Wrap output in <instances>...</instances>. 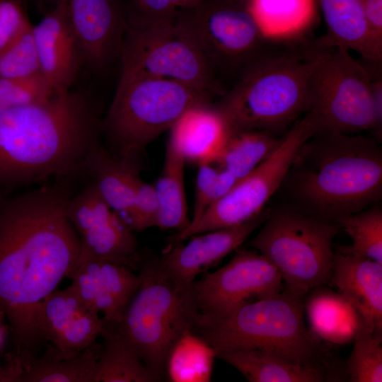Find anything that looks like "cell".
<instances>
[{
	"mask_svg": "<svg viewBox=\"0 0 382 382\" xmlns=\"http://www.w3.org/2000/svg\"><path fill=\"white\" fill-rule=\"evenodd\" d=\"M69 186L57 183L0 205V311L15 349L13 359H33L43 341L37 326L42 300L74 269L80 238L66 214Z\"/></svg>",
	"mask_w": 382,
	"mask_h": 382,
	"instance_id": "obj_1",
	"label": "cell"
},
{
	"mask_svg": "<svg viewBox=\"0 0 382 382\" xmlns=\"http://www.w3.org/2000/svg\"><path fill=\"white\" fill-rule=\"evenodd\" d=\"M103 117L87 94L55 91L0 113V183L23 185L82 173L101 141Z\"/></svg>",
	"mask_w": 382,
	"mask_h": 382,
	"instance_id": "obj_2",
	"label": "cell"
},
{
	"mask_svg": "<svg viewBox=\"0 0 382 382\" xmlns=\"http://www.w3.org/2000/svg\"><path fill=\"white\" fill-rule=\"evenodd\" d=\"M304 299L284 289L222 312L198 313L192 330L216 354L260 349L294 364L325 369L340 378L330 347L306 326Z\"/></svg>",
	"mask_w": 382,
	"mask_h": 382,
	"instance_id": "obj_3",
	"label": "cell"
},
{
	"mask_svg": "<svg viewBox=\"0 0 382 382\" xmlns=\"http://www.w3.org/2000/svg\"><path fill=\"white\" fill-rule=\"evenodd\" d=\"M320 51L313 45L260 55L213 106L230 132L291 127L311 108V85Z\"/></svg>",
	"mask_w": 382,
	"mask_h": 382,
	"instance_id": "obj_4",
	"label": "cell"
},
{
	"mask_svg": "<svg viewBox=\"0 0 382 382\" xmlns=\"http://www.w3.org/2000/svg\"><path fill=\"white\" fill-rule=\"evenodd\" d=\"M301 151L308 163L299 176L296 192L323 216L339 224L381 197L382 155L374 139L318 132Z\"/></svg>",
	"mask_w": 382,
	"mask_h": 382,
	"instance_id": "obj_5",
	"label": "cell"
},
{
	"mask_svg": "<svg viewBox=\"0 0 382 382\" xmlns=\"http://www.w3.org/2000/svg\"><path fill=\"white\" fill-rule=\"evenodd\" d=\"M139 284L113 328L152 371L165 378L168 352L199 313L194 282L174 276L160 257H141Z\"/></svg>",
	"mask_w": 382,
	"mask_h": 382,
	"instance_id": "obj_6",
	"label": "cell"
},
{
	"mask_svg": "<svg viewBox=\"0 0 382 382\" xmlns=\"http://www.w3.org/2000/svg\"><path fill=\"white\" fill-rule=\"evenodd\" d=\"M212 96L177 81L122 71L102 121V134L114 151L110 154L137 168L136 160L149 144L189 109L212 103Z\"/></svg>",
	"mask_w": 382,
	"mask_h": 382,
	"instance_id": "obj_7",
	"label": "cell"
},
{
	"mask_svg": "<svg viewBox=\"0 0 382 382\" xmlns=\"http://www.w3.org/2000/svg\"><path fill=\"white\" fill-rule=\"evenodd\" d=\"M340 225L291 210L266 218L249 245L279 272L284 289L302 298L329 283Z\"/></svg>",
	"mask_w": 382,
	"mask_h": 382,
	"instance_id": "obj_8",
	"label": "cell"
},
{
	"mask_svg": "<svg viewBox=\"0 0 382 382\" xmlns=\"http://www.w3.org/2000/svg\"><path fill=\"white\" fill-rule=\"evenodd\" d=\"M311 111L297 120L274 151L252 172L238 180L197 219L170 238L171 246L204 232L243 224L255 217L279 188L304 144L318 132Z\"/></svg>",
	"mask_w": 382,
	"mask_h": 382,
	"instance_id": "obj_9",
	"label": "cell"
},
{
	"mask_svg": "<svg viewBox=\"0 0 382 382\" xmlns=\"http://www.w3.org/2000/svg\"><path fill=\"white\" fill-rule=\"evenodd\" d=\"M318 132L354 134L373 130L372 78L366 66L340 47H320L311 85Z\"/></svg>",
	"mask_w": 382,
	"mask_h": 382,
	"instance_id": "obj_10",
	"label": "cell"
},
{
	"mask_svg": "<svg viewBox=\"0 0 382 382\" xmlns=\"http://www.w3.org/2000/svg\"><path fill=\"white\" fill-rule=\"evenodd\" d=\"M174 26L214 67L251 63L263 41L256 23L244 4L205 1L177 11Z\"/></svg>",
	"mask_w": 382,
	"mask_h": 382,
	"instance_id": "obj_11",
	"label": "cell"
},
{
	"mask_svg": "<svg viewBox=\"0 0 382 382\" xmlns=\"http://www.w3.org/2000/svg\"><path fill=\"white\" fill-rule=\"evenodd\" d=\"M173 23L127 25L122 71L177 81L212 96L218 91L214 70Z\"/></svg>",
	"mask_w": 382,
	"mask_h": 382,
	"instance_id": "obj_12",
	"label": "cell"
},
{
	"mask_svg": "<svg viewBox=\"0 0 382 382\" xmlns=\"http://www.w3.org/2000/svg\"><path fill=\"white\" fill-rule=\"evenodd\" d=\"M200 313H215L234 308L251 298L276 295L284 288L277 269L265 256L241 250L226 265L194 282Z\"/></svg>",
	"mask_w": 382,
	"mask_h": 382,
	"instance_id": "obj_13",
	"label": "cell"
},
{
	"mask_svg": "<svg viewBox=\"0 0 382 382\" xmlns=\"http://www.w3.org/2000/svg\"><path fill=\"white\" fill-rule=\"evenodd\" d=\"M68 16L79 41L84 62L98 72L118 56L127 20L119 0H65Z\"/></svg>",
	"mask_w": 382,
	"mask_h": 382,
	"instance_id": "obj_14",
	"label": "cell"
},
{
	"mask_svg": "<svg viewBox=\"0 0 382 382\" xmlns=\"http://www.w3.org/2000/svg\"><path fill=\"white\" fill-rule=\"evenodd\" d=\"M72 286L55 289L41 302L37 326L42 340L63 352H79L95 343L104 321Z\"/></svg>",
	"mask_w": 382,
	"mask_h": 382,
	"instance_id": "obj_15",
	"label": "cell"
},
{
	"mask_svg": "<svg viewBox=\"0 0 382 382\" xmlns=\"http://www.w3.org/2000/svg\"><path fill=\"white\" fill-rule=\"evenodd\" d=\"M67 277L82 301L102 314L105 325L110 327L120 323L139 284L138 274L129 267L99 260L79 264Z\"/></svg>",
	"mask_w": 382,
	"mask_h": 382,
	"instance_id": "obj_16",
	"label": "cell"
},
{
	"mask_svg": "<svg viewBox=\"0 0 382 382\" xmlns=\"http://www.w3.org/2000/svg\"><path fill=\"white\" fill-rule=\"evenodd\" d=\"M40 72L56 91L70 90L84 62L82 48L69 21L65 0L33 25Z\"/></svg>",
	"mask_w": 382,
	"mask_h": 382,
	"instance_id": "obj_17",
	"label": "cell"
},
{
	"mask_svg": "<svg viewBox=\"0 0 382 382\" xmlns=\"http://www.w3.org/2000/svg\"><path fill=\"white\" fill-rule=\"evenodd\" d=\"M265 220L261 212L243 224L192 236L185 244L171 246L161 260L178 279L192 283L197 274L239 247Z\"/></svg>",
	"mask_w": 382,
	"mask_h": 382,
	"instance_id": "obj_18",
	"label": "cell"
},
{
	"mask_svg": "<svg viewBox=\"0 0 382 382\" xmlns=\"http://www.w3.org/2000/svg\"><path fill=\"white\" fill-rule=\"evenodd\" d=\"M329 283L375 334L382 335V264L342 251L334 253Z\"/></svg>",
	"mask_w": 382,
	"mask_h": 382,
	"instance_id": "obj_19",
	"label": "cell"
},
{
	"mask_svg": "<svg viewBox=\"0 0 382 382\" xmlns=\"http://www.w3.org/2000/svg\"><path fill=\"white\" fill-rule=\"evenodd\" d=\"M169 139L181 151L185 161L214 163L228 135V126L212 103L187 110L170 129Z\"/></svg>",
	"mask_w": 382,
	"mask_h": 382,
	"instance_id": "obj_20",
	"label": "cell"
},
{
	"mask_svg": "<svg viewBox=\"0 0 382 382\" xmlns=\"http://www.w3.org/2000/svg\"><path fill=\"white\" fill-rule=\"evenodd\" d=\"M132 230L122 217L111 208L106 209L79 235L80 253L74 267L87 260H99L137 270L140 255Z\"/></svg>",
	"mask_w": 382,
	"mask_h": 382,
	"instance_id": "obj_21",
	"label": "cell"
},
{
	"mask_svg": "<svg viewBox=\"0 0 382 382\" xmlns=\"http://www.w3.org/2000/svg\"><path fill=\"white\" fill-rule=\"evenodd\" d=\"M326 25L318 47H340L357 52L365 60L379 62L382 52L374 45L364 18L361 0H316Z\"/></svg>",
	"mask_w": 382,
	"mask_h": 382,
	"instance_id": "obj_22",
	"label": "cell"
},
{
	"mask_svg": "<svg viewBox=\"0 0 382 382\" xmlns=\"http://www.w3.org/2000/svg\"><path fill=\"white\" fill-rule=\"evenodd\" d=\"M323 286L311 289L304 299L309 329L326 343L347 344L354 340L362 318L343 295Z\"/></svg>",
	"mask_w": 382,
	"mask_h": 382,
	"instance_id": "obj_23",
	"label": "cell"
},
{
	"mask_svg": "<svg viewBox=\"0 0 382 382\" xmlns=\"http://www.w3.org/2000/svg\"><path fill=\"white\" fill-rule=\"evenodd\" d=\"M82 173L91 178L110 208L127 221L139 177L138 168L112 156L100 141L90 151Z\"/></svg>",
	"mask_w": 382,
	"mask_h": 382,
	"instance_id": "obj_24",
	"label": "cell"
},
{
	"mask_svg": "<svg viewBox=\"0 0 382 382\" xmlns=\"http://www.w3.org/2000/svg\"><path fill=\"white\" fill-rule=\"evenodd\" d=\"M219 358L251 382H321L335 379L326 369L292 363L260 349L221 352Z\"/></svg>",
	"mask_w": 382,
	"mask_h": 382,
	"instance_id": "obj_25",
	"label": "cell"
},
{
	"mask_svg": "<svg viewBox=\"0 0 382 382\" xmlns=\"http://www.w3.org/2000/svg\"><path fill=\"white\" fill-rule=\"evenodd\" d=\"M245 6L267 40H295L312 25L316 0H246Z\"/></svg>",
	"mask_w": 382,
	"mask_h": 382,
	"instance_id": "obj_26",
	"label": "cell"
},
{
	"mask_svg": "<svg viewBox=\"0 0 382 382\" xmlns=\"http://www.w3.org/2000/svg\"><path fill=\"white\" fill-rule=\"evenodd\" d=\"M99 349L95 343L79 352H63L52 346L32 359L16 381L94 382Z\"/></svg>",
	"mask_w": 382,
	"mask_h": 382,
	"instance_id": "obj_27",
	"label": "cell"
},
{
	"mask_svg": "<svg viewBox=\"0 0 382 382\" xmlns=\"http://www.w3.org/2000/svg\"><path fill=\"white\" fill-rule=\"evenodd\" d=\"M185 159L168 139L161 173L154 185L158 204L156 227L180 231L190 223L184 183Z\"/></svg>",
	"mask_w": 382,
	"mask_h": 382,
	"instance_id": "obj_28",
	"label": "cell"
},
{
	"mask_svg": "<svg viewBox=\"0 0 382 382\" xmlns=\"http://www.w3.org/2000/svg\"><path fill=\"white\" fill-rule=\"evenodd\" d=\"M94 382H156L163 379L150 369L112 328L104 325Z\"/></svg>",
	"mask_w": 382,
	"mask_h": 382,
	"instance_id": "obj_29",
	"label": "cell"
},
{
	"mask_svg": "<svg viewBox=\"0 0 382 382\" xmlns=\"http://www.w3.org/2000/svg\"><path fill=\"white\" fill-rule=\"evenodd\" d=\"M280 139L268 130L230 132L214 163L240 180L262 163L277 147Z\"/></svg>",
	"mask_w": 382,
	"mask_h": 382,
	"instance_id": "obj_30",
	"label": "cell"
},
{
	"mask_svg": "<svg viewBox=\"0 0 382 382\" xmlns=\"http://www.w3.org/2000/svg\"><path fill=\"white\" fill-rule=\"evenodd\" d=\"M216 354L192 330L184 332L168 353L165 377L171 382L210 381Z\"/></svg>",
	"mask_w": 382,
	"mask_h": 382,
	"instance_id": "obj_31",
	"label": "cell"
},
{
	"mask_svg": "<svg viewBox=\"0 0 382 382\" xmlns=\"http://www.w3.org/2000/svg\"><path fill=\"white\" fill-rule=\"evenodd\" d=\"M339 225L352 238V243L340 251L364 257L382 264V211L379 207L349 214Z\"/></svg>",
	"mask_w": 382,
	"mask_h": 382,
	"instance_id": "obj_32",
	"label": "cell"
},
{
	"mask_svg": "<svg viewBox=\"0 0 382 382\" xmlns=\"http://www.w3.org/2000/svg\"><path fill=\"white\" fill-rule=\"evenodd\" d=\"M353 340L344 370L348 381L381 382L382 335L375 334L362 319Z\"/></svg>",
	"mask_w": 382,
	"mask_h": 382,
	"instance_id": "obj_33",
	"label": "cell"
},
{
	"mask_svg": "<svg viewBox=\"0 0 382 382\" xmlns=\"http://www.w3.org/2000/svg\"><path fill=\"white\" fill-rule=\"evenodd\" d=\"M40 72L33 25L0 50V79L25 78Z\"/></svg>",
	"mask_w": 382,
	"mask_h": 382,
	"instance_id": "obj_34",
	"label": "cell"
},
{
	"mask_svg": "<svg viewBox=\"0 0 382 382\" xmlns=\"http://www.w3.org/2000/svg\"><path fill=\"white\" fill-rule=\"evenodd\" d=\"M55 91L41 72L25 78L0 79V113L45 100Z\"/></svg>",
	"mask_w": 382,
	"mask_h": 382,
	"instance_id": "obj_35",
	"label": "cell"
},
{
	"mask_svg": "<svg viewBox=\"0 0 382 382\" xmlns=\"http://www.w3.org/2000/svg\"><path fill=\"white\" fill-rule=\"evenodd\" d=\"M158 204L154 187L138 178L134 199L127 223L132 230L144 231L157 226Z\"/></svg>",
	"mask_w": 382,
	"mask_h": 382,
	"instance_id": "obj_36",
	"label": "cell"
},
{
	"mask_svg": "<svg viewBox=\"0 0 382 382\" xmlns=\"http://www.w3.org/2000/svg\"><path fill=\"white\" fill-rule=\"evenodd\" d=\"M195 196L191 221L197 219L212 204L224 196L219 180V168L213 163L198 165Z\"/></svg>",
	"mask_w": 382,
	"mask_h": 382,
	"instance_id": "obj_37",
	"label": "cell"
},
{
	"mask_svg": "<svg viewBox=\"0 0 382 382\" xmlns=\"http://www.w3.org/2000/svg\"><path fill=\"white\" fill-rule=\"evenodd\" d=\"M31 25L17 0H0V50L23 30Z\"/></svg>",
	"mask_w": 382,
	"mask_h": 382,
	"instance_id": "obj_38",
	"label": "cell"
},
{
	"mask_svg": "<svg viewBox=\"0 0 382 382\" xmlns=\"http://www.w3.org/2000/svg\"><path fill=\"white\" fill-rule=\"evenodd\" d=\"M140 20L129 25L150 23H173L177 13L170 0H134Z\"/></svg>",
	"mask_w": 382,
	"mask_h": 382,
	"instance_id": "obj_39",
	"label": "cell"
},
{
	"mask_svg": "<svg viewBox=\"0 0 382 382\" xmlns=\"http://www.w3.org/2000/svg\"><path fill=\"white\" fill-rule=\"evenodd\" d=\"M361 3L371 37L382 52V0H361Z\"/></svg>",
	"mask_w": 382,
	"mask_h": 382,
	"instance_id": "obj_40",
	"label": "cell"
},
{
	"mask_svg": "<svg viewBox=\"0 0 382 382\" xmlns=\"http://www.w3.org/2000/svg\"><path fill=\"white\" fill-rule=\"evenodd\" d=\"M372 78V100L375 118V127L374 129L376 137L381 136L382 130V77L381 69L379 68L376 73H374L372 67L368 68Z\"/></svg>",
	"mask_w": 382,
	"mask_h": 382,
	"instance_id": "obj_41",
	"label": "cell"
},
{
	"mask_svg": "<svg viewBox=\"0 0 382 382\" xmlns=\"http://www.w3.org/2000/svg\"><path fill=\"white\" fill-rule=\"evenodd\" d=\"M173 6L177 9H185L194 7L200 4L203 0H170Z\"/></svg>",
	"mask_w": 382,
	"mask_h": 382,
	"instance_id": "obj_42",
	"label": "cell"
},
{
	"mask_svg": "<svg viewBox=\"0 0 382 382\" xmlns=\"http://www.w3.org/2000/svg\"><path fill=\"white\" fill-rule=\"evenodd\" d=\"M4 317L2 313L0 311V348L3 345L4 338H5V328L4 325H2V318Z\"/></svg>",
	"mask_w": 382,
	"mask_h": 382,
	"instance_id": "obj_43",
	"label": "cell"
},
{
	"mask_svg": "<svg viewBox=\"0 0 382 382\" xmlns=\"http://www.w3.org/2000/svg\"><path fill=\"white\" fill-rule=\"evenodd\" d=\"M230 2H234V3H239V4H244L246 0H224Z\"/></svg>",
	"mask_w": 382,
	"mask_h": 382,
	"instance_id": "obj_44",
	"label": "cell"
}]
</instances>
